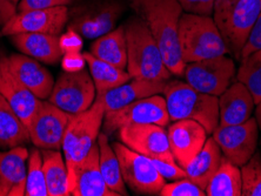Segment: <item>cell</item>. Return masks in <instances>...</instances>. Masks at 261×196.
<instances>
[{"label": "cell", "mask_w": 261, "mask_h": 196, "mask_svg": "<svg viewBox=\"0 0 261 196\" xmlns=\"http://www.w3.org/2000/svg\"><path fill=\"white\" fill-rule=\"evenodd\" d=\"M73 196H120L107 187L99 166L98 140L76 169L73 186Z\"/></svg>", "instance_id": "21"}, {"label": "cell", "mask_w": 261, "mask_h": 196, "mask_svg": "<svg viewBox=\"0 0 261 196\" xmlns=\"http://www.w3.org/2000/svg\"><path fill=\"white\" fill-rule=\"evenodd\" d=\"M11 40L19 52L40 63L56 65L64 55L58 36L44 33H17L11 36Z\"/></svg>", "instance_id": "23"}, {"label": "cell", "mask_w": 261, "mask_h": 196, "mask_svg": "<svg viewBox=\"0 0 261 196\" xmlns=\"http://www.w3.org/2000/svg\"><path fill=\"white\" fill-rule=\"evenodd\" d=\"M99 146V166L107 187L120 196L127 195L126 184L122 179L120 163L112 145L109 141V135L100 133L98 136Z\"/></svg>", "instance_id": "28"}, {"label": "cell", "mask_w": 261, "mask_h": 196, "mask_svg": "<svg viewBox=\"0 0 261 196\" xmlns=\"http://www.w3.org/2000/svg\"><path fill=\"white\" fill-rule=\"evenodd\" d=\"M11 2H12L13 4H15V5H18V3L20 2V0H11Z\"/></svg>", "instance_id": "43"}, {"label": "cell", "mask_w": 261, "mask_h": 196, "mask_svg": "<svg viewBox=\"0 0 261 196\" xmlns=\"http://www.w3.org/2000/svg\"><path fill=\"white\" fill-rule=\"evenodd\" d=\"M222 160V152L217 141L212 137L206 140L205 145L197 156L184 168L186 178L197 183L201 189L206 190L207 186L216 174Z\"/></svg>", "instance_id": "24"}, {"label": "cell", "mask_w": 261, "mask_h": 196, "mask_svg": "<svg viewBox=\"0 0 261 196\" xmlns=\"http://www.w3.org/2000/svg\"><path fill=\"white\" fill-rule=\"evenodd\" d=\"M179 42L186 65L229 53L216 21L207 15L182 13L179 24Z\"/></svg>", "instance_id": "5"}, {"label": "cell", "mask_w": 261, "mask_h": 196, "mask_svg": "<svg viewBox=\"0 0 261 196\" xmlns=\"http://www.w3.org/2000/svg\"><path fill=\"white\" fill-rule=\"evenodd\" d=\"M117 132L121 144L132 151L149 159L175 162L165 127L153 124H134L121 127Z\"/></svg>", "instance_id": "13"}, {"label": "cell", "mask_w": 261, "mask_h": 196, "mask_svg": "<svg viewBox=\"0 0 261 196\" xmlns=\"http://www.w3.org/2000/svg\"><path fill=\"white\" fill-rule=\"evenodd\" d=\"M7 60L13 74L37 98L48 99L56 81L51 72L44 67L40 61L25 54H12L7 57Z\"/></svg>", "instance_id": "19"}, {"label": "cell", "mask_w": 261, "mask_h": 196, "mask_svg": "<svg viewBox=\"0 0 261 196\" xmlns=\"http://www.w3.org/2000/svg\"><path fill=\"white\" fill-rule=\"evenodd\" d=\"M171 121L194 120L212 134L219 126V98L201 93L187 82H167L163 91Z\"/></svg>", "instance_id": "3"}, {"label": "cell", "mask_w": 261, "mask_h": 196, "mask_svg": "<svg viewBox=\"0 0 261 196\" xmlns=\"http://www.w3.org/2000/svg\"><path fill=\"white\" fill-rule=\"evenodd\" d=\"M0 94L6 99L26 127L32 121L43 102V100L37 98L13 74L7 57H0Z\"/></svg>", "instance_id": "16"}, {"label": "cell", "mask_w": 261, "mask_h": 196, "mask_svg": "<svg viewBox=\"0 0 261 196\" xmlns=\"http://www.w3.org/2000/svg\"><path fill=\"white\" fill-rule=\"evenodd\" d=\"M170 121L166 100L159 94H154L137 100L120 109L105 112L102 130L103 133L110 135L127 125L153 124L166 127Z\"/></svg>", "instance_id": "10"}, {"label": "cell", "mask_w": 261, "mask_h": 196, "mask_svg": "<svg viewBox=\"0 0 261 196\" xmlns=\"http://www.w3.org/2000/svg\"><path fill=\"white\" fill-rule=\"evenodd\" d=\"M59 44L64 54L82 52L84 46L83 37L70 29H67L66 32L59 38Z\"/></svg>", "instance_id": "38"}, {"label": "cell", "mask_w": 261, "mask_h": 196, "mask_svg": "<svg viewBox=\"0 0 261 196\" xmlns=\"http://www.w3.org/2000/svg\"><path fill=\"white\" fill-rule=\"evenodd\" d=\"M84 57L88 65V72L94 82L97 94L112 90L132 79L127 71L98 59L90 52H84Z\"/></svg>", "instance_id": "29"}, {"label": "cell", "mask_w": 261, "mask_h": 196, "mask_svg": "<svg viewBox=\"0 0 261 196\" xmlns=\"http://www.w3.org/2000/svg\"><path fill=\"white\" fill-rule=\"evenodd\" d=\"M72 115L43 100L28 126L31 142L40 149H61L64 135Z\"/></svg>", "instance_id": "15"}, {"label": "cell", "mask_w": 261, "mask_h": 196, "mask_svg": "<svg viewBox=\"0 0 261 196\" xmlns=\"http://www.w3.org/2000/svg\"><path fill=\"white\" fill-rule=\"evenodd\" d=\"M259 49H261V12L259 14V17L256 18L254 25H253V27L251 30V33H249L248 36L246 44L244 46L243 52H241V59L252 54L253 52L259 51Z\"/></svg>", "instance_id": "39"}, {"label": "cell", "mask_w": 261, "mask_h": 196, "mask_svg": "<svg viewBox=\"0 0 261 196\" xmlns=\"http://www.w3.org/2000/svg\"><path fill=\"white\" fill-rule=\"evenodd\" d=\"M26 196H48L45 175L43 171V155L40 148L30 152L28 161V179H26Z\"/></svg>", "instance_id": "32"}, {"label": "cell", "mask_w": 261, "mask_h": 196, "mask_svg": "<svg viewBox=\"0 0 261 196\" xmlns=\"http://www.w3.org/2000/svg\"><path fill=\"white\" fill-rule=\"evenodd\" d=\"M176 2L186 13L207 15V17L213 15L214 4H216V0H176Z\"/></svg>", "instance_id": "36"}, {"label": "cell", "mask_w": 261, "mask_h": 196, "mask_svg": "<svg viewBox=\"0 0 261 196\" xmlns=\"http://www.w3.org/2000/svg\"><path fill=\"white\" fill-rule=\"evenodd\" d=\"M97 97L90 72H64L56 80L48 101L71 115L87 110Z\"/></svg>", "instance_id": "9"}, {"label": "cell", "mask_w": 261, "mask_h": 196, "mask_svg": "<svg viewBox=\"0 0 261 196\" xmlns=\"http://www.w3.org/2000/svg\"><path fill=\"white\" fill-rule=\"evenodd\" d=\"M153 164H154L156 171L163 176L165 180L170 181H175V180L186 178L185 169L179 166L176 162H170V161H164L159 159H151Z\"/></svg>", "instance_id": "35"}, {"label": "cell", "mask_w": 261, "mask_h": 196, "mask_svg": "<svg viewBox=\"0 0 261 196\" xmlns=\"http://www.w3.org/2000/svg\"><path fill=\"white\" fill-rule=\"evenodd\" d=\"M236 74V63L225 54L187 64L184 76L194 90L219 97L227 90Z\"/></svg>", "instance_id": "11"}, {"label": "cell", "mask_w": 261, "mask_h": 196, "mask_svg": "<svg viewBox=\"0 0 261 196\" xmlns=\"http://www.w3.org/2000/svg\"><path fill=\"white\" fill-rule=\"evenodd\" d=\"M70 19L67 6L52 9L31 10L17 12L0 31V36H13L17 33H44L58 36L63 32Z\"/></svg>", "instance_id": "14"}, {"label": "cell", "mask_w": 261, "mask_h": 196, "mask_svg": "<svg viewBox=\"0 0 261 196\" xmlns=\"http://www.w3.org/2000/svg\"><path fill=\"white\" fill-rule=\"evenodd\" d=\"M72 4V0H20L18 3V12L31 10H43L52 9L58 6H68Z\"/></svg>", "instance_id": "37"}, {"label": "cell", "mask_w": 261, "mask_h": 196, "mask_svg": "<svg viewBox=\"0 0 261 196\" xmlns=\"http://www.w3.org/2000/svg\"><path fill=\"white\" fill-rule=\"evenodd\" d=\"M255 120L258 122V126L261 128V101L258 103V107L255 109Z\"/></svg>", "instance_id": "42"}, {"label": "cell", "mask_w": 261, "mask_h": 196, "mask_svg": "<svg viewBox=\"0 0 261 196\" xmlns=\"http://www.w3.org/2000/svg\"><path fill=\"white\" fill-rule=\"evenodd\" d=\"M167 81H153L145 79H130L127 82L97 94L95 100L102 103L105 112L120 109L137 100L163 93Z\"/></svg>", "instance_id": "20"}, {"label": "cell", "mask_w": 261, "mask_h": 196, "mask_svg": "<svg viewBox=\"0 0 261 196\" xmlns=\"http://www.w3.org/2000/svg\"><path fill=\"white\" fill-rule=\"evenodd\" d=\"M125 6L117 0H99L76 7L70 13L67 29L86 39H97L116 29Z\"/></svg>", "instance_id": "7"}, {"label": "cell", "mask_w": 261, "mask_h": 196, "mask_svg": "<svg viewBox=\"0 0 261 196\" xmlns=\"http://www.w3.org/2000/svg\"><path fill=\"white\" fill-rule=\"evenodd\" d=\"M168 141L175 162L185 168L201 151L208 134L194 120H178L168 127Z\"/></svg>", "instance_id": "17"}, {"label": "cell", "mask_w": 261, "mask_h": 196, "mask_svg": "<svg viewBox=\"0 0 261 196\" xmlns=\"http://www.w3.org/2000/svg\"><path fill=\"white\" fill-rule=\"evenodd\" d=\"M154 38L165 65L173 75L184 76L186 63L181 57L179 24L182 9L176 0H129Z\"/></svg>", "instance_id": "1"}, {"label": "cell", "mask_w": 261, "mask_h": 196, "mask_svg": "<svg viewBox=\"0 0 261 196\" xmlns=\"http://www.w3.org/2000/svg\"><path fill=\"white\" fill-rule=\"evenodd\" d=\"M18 12L17 5L11 0H0V26H4Z\"/></svg>", "instance_id": "41"}, {"label": "cell", "mask_w": 261, "mask_h": 196, "mask_svg": "<svg viewBox=\"0 0 261 196\" xmlns=\"http://www.w3.org/2000/svg\"><path fill=\"white\" fill-rule=\"evenodd\" d=\"M103 117H105V108L101 102L95 100L93 105L85 112L72 115L70 119L61 145L68 172L70 193L76 169L90 153L94 144H97Z\"/></svg>", "instance_id": "4"}, {"label": "cell", "mask_w": 261, "mask_h": 196, "mask_svg": "<svg viewBox=\"0 0 261 196\" xmlns=\"http://www.w3.org/2000/svg\"><path fill=\"white\" fill-rule=\"evenodd\" d=\"M241 172V196H261V155L254 153Z\"/></svg>", "instance_id": "33"}, {"label": "cell", "mask_w": 261, "mask_h": 196, "mask_svg": "<svg viewBox=\"0 0 261 196\" xmlns=\"http://www.w3.org/2000/svg\"><path fill=\"white\" fill-rule=\"evenodd\" d=\"M160 196H206V191L189 178L175 180L174 182L165 184Z\"/></svg>", "instance_id": "34"}, {"label": "cell", "mask_w": 261, "mask_h": 196, "mask_svg": "<svg viewBox=\"0 0 261 196\" xmlns=\"http://www.w3.org/2000/svg\"><path fill=\"white\" fill-rule=\"evenodd\" d=\"M237 80L247 87L255 105L261 101V49L240 60Z\"/></svg>", "instance_id": "31"}, {"label": "cell", "mask_w": 261, "mask_h": 196, "mask_svg": "<svg viewBox=\"0 0 261 196\" xmlns=\"http://www.w3.org/2000/svg\"><path fill=\"white\" fill-rule=\"evenodd\" d=\"M90 53L98 59L125 70L127 67V44L124 25L97 38L91 45Z\"/></svg>", "instance_id": "25"}, {"label": "cell", "mask_w": 261, "mask_h": 196, "mask_svg": "<svg viewBox=\"0 0 261 196\" xmlns=\"http://www.w3.org/2000/svg\"><path fill=\"white\" fill-rule=\"evenodd\" d=\"M261 12V0H216L213 19L234 59L241 52Z\"/></svg>", "instance_id": "6"}, {"label": "cell", "mask_w": 261, "mask_h": 196, "mask_svg": "<svg viewBox=\"0 0 261 196\" xmlns=\"http://www.w3.org/2000/svg\"><path fill=\"white\" fill-rule=\"evenodd\" d=\"M61 67L64 72H78L85 70L86 59L84 53H65L61 58Z\"/></svg>", "instance_id": "40"}, {"label": "cell", "mask_w": 261, "mask_h": 196, "mask_svg": "<svg viewBox=\"0 0 261 196\" xmlns=\"http://www.w3.org/2000/svg\"><path fill=\"white\" fill-rule=\"evenodd\" d=\"M212 136L224 156L236 166L241 167L256 152L259 126L255 119L249 118L247 121L239 125H219L212 133Z\"/></svg>", "instance_id": "12"}, {"label": "cell", "mask_w": 261, "mask_h": 196, "mask_svg": "<svg viewBox=\"0 0 261 196\" xmlns=\"http://www.w3.org/2000/svg\"><path fill=\"white\" fill-rule=\"evenodd\" d=\"M205 191L206 196H241L240 167L222 156L220 166Z\"/></svg>", "instance_id": "30"}, {"label": "cell", "mask_w": 261, "mask_h": 196, "mask_svg": "<svg viewBox=\"0 0 261 196\" xmlns=\"http://www.w3.org/2000/svg\"><path fill=\"white\" fill-rule=\"evenodd\" d=\"M255 102L247 87L240 81L233 82L219 95V125H239L252 118Z\"/></svg>", "instance_id": "22"}, {"label": "cell", "mask_w": 261, "mask_h": 196, "mask_svg": "<svg viewBox=\"0 0 261 196\" xmlns=\"http://www.w3.org/2000/svg\"><path fill=\"white\" fill-rule=\"evenodd\" d=\"M30 141L28 127L0 94V149L25 146Z\"/></svg>", "instance_id": "27"}, {"label": "cell", "mask_w": 261, "mask_h": 196, "mask_svg": "<svg viewBox=\"0 0 261 196\" xmlns=\"http://www.w3.org/2000/svg\"><path fill=\"white\" fill-rule=\"evenodd\" d=\"M127 44V72L133 79L167 81L172 73L165 65L154 38L143 19L134 17L124 25Z\"/></svg>", "instance_id": "2"}, {"label": "cell", "mask_w": 261, "mask_h": 196, "mask_svg": "<svg viewBox=\"0 0 261 196\" xmlns=\"http://www.w3.org/2000/svg\"><path fill=\"white\" fill-rule=\"evenodd\" d=\"M41 155L48 196L71 195L66 162L59 149H41Z\"/></svg>", "instance_id": "26"}, {"label": "cell", "mask_w": 261, "mask_h": 196, "mask_svg": "<svg viewBox=\"0 0 261 196\" xmlns=\"http://www.w3.org/2000/svg\"><path fill=\"white\" fill-rule=\"evenodd\" d=\"M112 147L119 159L126 186L138 195H159L166 180L159 174L152 160L121 142H113Z\"/></svg>", "instance_id": "8"}, {"label": "cell", "mask_w": 261, "mask_h": 196, "mask_svg": "<svg viewBox=\"0 0 261 196\" xmlns=\"http://www.w3.org/2000/svg\"><path fill=\"white\" fill-rule=\"evenodd\" d=\"M29 156L24 146L0 152V196L25 195Z\"/></svg>", "instance_id": "18"}]
</instances>
